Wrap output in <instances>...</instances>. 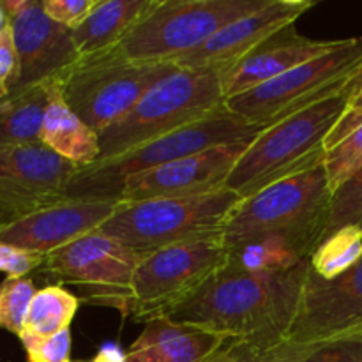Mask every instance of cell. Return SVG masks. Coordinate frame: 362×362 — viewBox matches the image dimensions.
<instances>
[{
    "label": "cell",
    "mask_w": 362,
    "mask_h": 362,
    "mask_svg": "<svg viewBox=\"0 0 362 362\" xmlns=\"http://www.w3.org/2000/svg\"><path fill=\"white\" fill-rule=\"evenodd\" d=\"M308 269L310 258L274 272H251L226 260L166 317L209 329L251 349H271L288 339Z\"/></svg>",
    "instance_id": "1"
},
{
    "label": "cell",
    "mask_w": 362,
    "mask_h": 362,
    "mask_svg": "<svg viewBox=\"0 0 362 362\" xmlns=\"http://www.w3.org/2000/svg\"><path fill=\"white\" fill-rule=\"evenodd\" d=\"M332 191L324 163L240 200L230 216L223 243L226 251L274 240L300 258H311L327 233Z\"/></svg>",
    "instance_id": "2"
},
{
    "label": "cell",
    "mask_w": 362,
    "mask_h": 362,
    "mask_svg": "<svg viewBox=\"0 0 362 362\" xmlns=\"http://www.w3.org/2000/svg\"><path fill=\"white\" fill-rule=\"evenodd\" d=\"M361 83L362 73L345 90L271 124L251 141L225 186L244 200L322 165L325 144Z\"/></svg>",
    "instance_id": "3"
},
{
    "label": "cell",
    "mask_w": 362,
    "mask_h": 362,
    "mask_svg": "<svg viewBox=\"0 0 362 362\" xmlns=\"http://www.w3.org/2000/svg\"><path fill=\"white\" fill-rule=\"evenodd\" d=\"M267 127L264 124L246 122L230 113L225 106L214 115L141 144L133 151L81 166L71 182L67 198L117 202L124 184L131 177L218 145L255 140Z\"/></svg>",
    "instance_id": "4"
},
{
    "label": "cell",
    "mask_w": 362,
    "mask_h": 362,
    "mask_svg": "<svg viewBox=\"0 0 362 362\" xmlns=\"http://www.w3.org/2000/svg\"><path fill=\"white\" fill-rule=\"evenodd\" d=\"M223 76L225 73L218 69L179 67L154 85L122 120L99 133V159L133 151L141 144L221 112L226 101Z\"/></svg>",
    "instance_id": "5"
},
{
    "label": "cell",
    "mask_w": 362,
    "mask_h": 362,
    "mask_svg": "<svg viewBox=\"0 0 362 362\" xmlns=\"http://www.w3.org/2000/svg\"><path fill=\"white\" fill-rule=\"evenodd\" d=\"M240 200L239 194L223 186L189 197L119 202L99 232L145 255L186 240L223 235Z\"/></svg>",
    "instance_id": "6"
},
{
    "label": "cell",
    "mask_w": 362,
    "mask_h": 362,
    "mask_svg": "<svg viewBox=\"0 0 362 362\" xmlns=\"http://www.w3.org/2000/svg\"><path fill=\"white\" fill-rule=\"evenodd\" d=\"M177 69L173 62L133 60L112 49L80 59L59 83L71 110L99 134L122 120L154 85Z\"/></svg>",
    "instance_id": "7"
},
{
    "label": "cell",
    "mask_w": 362,
    "mask_h": 362,
    "mask_svg": "<svg viewBox=\"0 0 362 362\" xmlns=\"http://www.w3.org/2000/svg\"><path fill=\"white\" fill-rule=\"evenodd\" d=\"M271 0H154L115 48L133 60L173 62Z\"/></svg>",
    "instance_id": "8"
},
{
    "label": "cell",
    "mask_w": 362,
    "mask_h": 362,
    "mask_svg": "<svg viewBox=\"0 0 362 362\" xmlns=\"http://www.w3.org/2000/svg\"><path fill=\"white\" fill-rule=\"evenodd\" d=\"M362 73V35L341 39L325 55L225 101L226 110L251 124H271L345 90Z\"/></svg>",
    "instance_id": "9"
},
{
    "label": "cell",
    "mask_w": 362,
    "mask_h": 362,
    "mask_svg": "<svg viewBox=\"0 0 362 362\" xmlns=\"http://www.w3.org/2000/svg\"><path fill=\"white\" fill-rule=\"evenodd\" d=\"M226 260L223 235L186 240L141 255L124 313L144 322L166 317L204 286Z\"/></svg>",
    "instance_id": "10"
},
{
    "label": "cell",
    "mask_w": 362,
    "mask_h": 362,
    "mask_svg": "<svg viewBox=\"0 0 362 362\" xmlns=\"http://www.w3.org/2000/svg\"><path fill=\"white\" fill-rule=\"evenodd\" d=\"M80 168L41 141L0 147V226L66 200Z\"/></svg>",
    "instance_id": "11"
},
{
    "label": "cell",
    "mask_w": 362,
    "mask_h": 362,
    "mask_svg": "<svg viewBox=\"0 0 362 362\" xmlns=\"http://www.w3.org/2000/svg\"><path fill=\"white\" fill-rule=\"evenodd\" d=\"M140 257L120 240L95 230L46 255L39 271L64 283L95 286L99 297L126 311Z\"/></svg>",
    "instance_id": "12"
},
{
    "label": "cell",
    "mask_w": 362,
    "mask_h": 362,
    "mask_svg": "<svg viewBox=\"0 0 362 362\" xmlns=\"http://www.w3.org/2000/svg\"><path fill=\"white\" fill-rule=\"evenodd\" d=\"M0 6L9 18L20 64L13 92L59 80L80 62L71 28L52 20L42 9V2L2 0Z\"/></svg>",
    "instance_id": "13"
},
{
    "label": "cell",
    "mask_w": 362,
    "mask_h": 362,
    "mask_svg": "<svg viewBox=\"0 0 362 362\" xmlns=\"http://www.w3.org/2000/svg\"><path fill=\"white\" fill-rule=\"evenodd\" d=\"M362 331V258L332 279L308 269L299 311L288 339L325 343Z\"/></svg>",
    "instance_id": "14"
},
{
    "label": "cell",
    "mask_w": 362,
    "mask_h": 362,
    "mask_svg": "<svg viewBox=\"0 0 362 362\" xmlns=\"http://www.w3.org/2000/svg\"><path fill=\"white\" fill-rule=\"evenodd\" d=\"M251 141L253 140L218 145L131 177L124 184L117 202L189 197L219 189L226 184V179Z\"/></svg>",
    "instance_id": "15"
},
{
    "label": "cell",
    "mask_w": 362,
    "mask_h": 362,
    "mask_svg": "<svg viewBox=\"0 0 362 362\" xmlns=\"http://www.w3.org/2000/svg\"><path fill=\"white\" fill-rule=\"evenodd\" d=\"M313 6L311 0H271L260 11L230 23L204 46L179 57L173 64L186 69H218L226 74L255 49L293 27Z\"/></svg>",
    "instance_id": "16"
},
{
    "label": "cell",
    "mask_w": 362,
    "mask_h": 362,
    "mask_svg": "<svg viewBox=\"0 0 362 362\" xmlns=\"http://www.w3.org/2000/svg\"><path fill=\"white\" fill-rule=\"evenodd\" d=\"M117 205L119 202L66 198L11 225L0 226V243L48 255L101 228L117 211Z\"/></svg>",
    "instance_id": "17"
},
{
    "label": "cell",
    "mask_w": 362,
    "mask_h": 362,
    "mask_svg": "<svg viewBox=\"0 0 362 362\" xmlns=\"http://www.w3.org/2000/svg\"><path fill=\"white\" fill-rule=\"evenodd\" d=\"M341 39L320 41L300 35L293 27H288L240 60L235 67L223 76L225 98H235L247 90L260 87L293 67L332 52Z\"/></svg>",
    "instance_id": "18"
},
{
    "label": "cell",
    "mask_w": 362,
    "mask_h": 362,
    "mask_svg": "<svg viewBox=\"0 0 362 362\" xmlns=\"http://www.w3.org/2000/svg\"><path fill=\"white\" fill-rule=\"evenodd\" d=\"M230 343L225 336L193 324L156 317L145 322L124 362H209Z\"/></svg>",
    "instance_id": "19"
},
{
    "label": "cell",
    "mask_w": 362,
    "mask_h": 362,
    "mask_svg": "<svg viewBox=\"0 0 362 362\" xmlns=\"http://www.w3.org/2000/svg\"><path fill=\"white\" fill-rule=\"evenodd\" d=\"M39 141L78 166L94 165L101 158L99 134L71 110L60 90L59 80L52 83Z\"/></svg>",
    "instance_id": "20"
},
{
    "label": "cell",
    "mask_w": 362,
    "mask_h": 362,
    "mask_svg": "<svg viewBox=\"0 0 362 362\" xmlns=\"http://www.w3.org/2000/svg\"><path fill=\"white\" fill-rule=\"evenodd\" d=\"M152 4L154 0H99L90 14L71 30L81 59L115 49Z\"/></svg>",
    "instance_id": "21"
},
{
    "label": "cell",
    "mask_w": 362,
    "mask_h": 362,
    "mask_svg": "<svg viewBox=\"0 0 362 362\" xmlns=\"http://www.w3.org/2000/svg\"><path fill=\"white\" fill-rule=\"evenodd\" d=\"M53 81L20 88L0 101V147L37 144Z\"/></svg>",
    "instance_id": "22"
},
{
    "label": "cell",
    "mask_w": 362,
    "mask_h": 362,
    "mask_svg": "<svg viewBox=\"0 0 362 362\" xmlns=\"http://www.w3.org/2000/svg\"><path fill=\"white\" fill-rule=\"evenodd\" d=\"M80 299L60 285H49L37 290L30 304L25 331L41 336H52L71 329Z\"/></svg>",
    "instance_id": "23"
},
{
    "label": "cell",
    "mask_w": 362,
    "mask_h": 362,
    "mask_svg": "<svg viewBox=\"0 0 362 362\" xmlns=\"http://www.w3.org/2000/svg\"><path fill=\"white\" fill-rule=\"evenodd\" d=\"M362 258V228L349 225L322 240L310 258V267L320 278L332 279L343 274Z\"/></svg>",
    "instance_id": "24"
},
{
    "label": "cell",
    "mask_w": 362,
    "mask_h": 362,
    "mask_svg": "<svg viewBox=\"0 0 362 362\" xmlns=\"http://www.w3.org/2000/svg\"><path fill=\"white\" fill-rule=\"evenodd\" d=\"M35 293L34 279L28 276L4 279L0 283V327L20 336Z\"/></svg>",
    "instance_id": "25"
},
{
    "label": "cell",
    "mask_w": 362,
    "mask_h": 362,
    "mask_svg": "<svg viewBox=\"0 0 362 362\" xmlns=\"http://www.w3.org/2000/svg\"><path fill=\"white\" fill-rule=\"evenodd\" d=\"M324 166L332 193L359 172L362 168V126L325 152Z\"/></svg>",
    "instance_id": "26"
},
{
    "label": "cell",
    "mask_w": 362,
    "mask_h": 362,
    "mask_svg": "<svg viewBox=\"0 0 362 362\" xmlns=\"http://www.w3.org/2000/svg\"><path fill=\"white\" fill-rule=\"evenodd\" d=\"M320 343H297L286 341L271 349H251L240 343L230 341L223 352L221 362H303Z\"/></svg>",
    "instance_id": "27"
},
{
    "label": "cell",
    "mask_w": 362,
    "mask_h": 362,
    "mask_svg": "<svg viewBox=\"0 0 362 362\" xmlns=\"http://www.w3.org/2000/svg\"><path fill=\"white\" fill-rule=\"evenodd\" d=\"M362 212V168L354 177H350L341 187L332 193L331 219H329L327 233H334L343 226L356 225ZM324 237V239H325ZM322 244V243H320Z\"/></svg>",
    "instance_id": "28"
},
{
    "label": "cell",
    "mask_w": 362,
    "mask_h": 362,
    "mask_svg": "<svg viewBox=\"0 0 362 362\" xmlns=\"http://www.w3.org/2000/svg\"><path fill=\"white\" fill-rule=\"evenodd\" d=\"M27 354L28 362H71V329L52 336L21 331L18 336Z\"/></svg>",
    "instance_id": "29"
},
{
    "label": "cell",
    "mask_w": 362,
    "mask_h": 362,
    "mask_svg": "<svg viewBox=\"0 0 362 362\" xmlns=\"http://www.w3.org/2000/svg\"><path fill=\"white\" fill-rule=\"evenodd\" d=\"M303 362H362V331L320 343Z\"/></svg>",
    "instance_id": "30"
},
{
    "label": "cell",
    "mask_w": 362,
    "mask_h": 362,
    "mask_svg": "<svg viewBox=\"0 0 362 362\" xmlns=\"http://www.w3.org/2000/svg\"><path fill=\"white\" fill-rule=\"evenodd\" d=\"M46 255L20 250L11 244L0 243V272L7 278H25L32 271H39Z\"/></svg>",
    "instance_id": "31"
},
{
    "label": "cell",
    "mask_w": 362,
    "mask_h": 362,
    "mask_svg": "<svg viewBox=\"0 0 362 362\" xmlns=\"http://www.w3.org/2000/svg\"><path fill=\"white\" fill-rule=\"evenodd\" d=\"M99 0H45L42 9L52 20L67 28H76L90 14Z\"/></svg>",
    "instance_id": "32"
},
{
    "label": "cell",
    "mask_w": 362,
    "mask_h": 362,
    "mask_svg": "<svg viewBox=\"0 0 362 362\" xmlns=\"http://www.w3.org/2000/svg\"><path fill=\"white\" fill-rule=\"evenodd\" d=\"M18 73H20V64L14 48L13 32L7 25L0 34V101L13 92Z\"/></svg>",
    "instance_id": "33"
},
{
    "label": "cell",
    "mask_w": 362,
    "mask_h": 362,
    "mask_svg": "<svg viewBox=\"0 0 362 362\" xmlns=\"http://www.w3.org/2000/svg\"><path fill=\"white\" fill-rule=\"evenodd\" d=\"M362 126V83L359 85L354 95L350 98L349 106H346L345 113L339 119V122L336 124L334 131L329 136L327 144H325V148H332L334 145H338L343 138L349 136L352 131H356L357 127Z\"/></svg>",
    "instance_id": "34"
},
{
    "label": "cell",
    "mask_w": 362,
    "mask_h": 362,
    "mask_svg": "<svg viewBox=\"0 0 362 362\" xmlns=\"http://www.w3.org/2000/svg\"><path fill=\"white\" fill-rule=\"evenodd\" d=\"M7 25H9V18H7L6 11H4L2 6H0V34H2V30L7 27Z\"/></svg>",
    "instance_id": "35"
},
{
    "label": "cell",
    "mask_w": 362,
    "mask_h": 362,
    "mask_svg": "<svg viewBox=\"0 0 362 362\" xmlns=\"http://www.w3.org/2000/svg\"><path fill=\"white\" fill-rule=\"evenodd\" d=\"M225 349H226V346H225ZM225 349H223L221 352H219L218 356L214 357V359H212V361H209V362H221V361H223V352H225Z\"/></svg>",
    "instance_id": "36"
},
{
    "label": "cell",
    "mask_w": 362,
    "mask_h": 362,
    "mask_svg": "<svg viewBox=\"0 0 362 362\" xmlns=\"http://www.w3.org/2000/svg\"><path fill=\"white\" fill-rule=\"evenodd\" d=\"M356 225H359V226H361V228H362V212H361V216H359V221H357V223H356Z\"/></svg>",
    "instance_id": "37"
},
{
    "label": "cell",
    "mask_w": 362,
    "mask_h": 362,
    "mask_svg": "<svg viewBox=\"0 0 362 362\" xmlns=\"http://www.w3.org/2000/svg\"><path fill=\"white\" fill-rule=\"evenodd\" d=\"M71 362H73V361H71Z\"/></svg>",
    "instance_id": "38"
}]
</instances>
